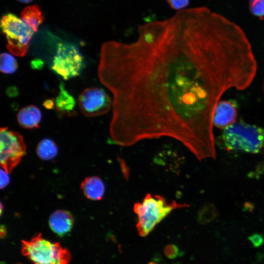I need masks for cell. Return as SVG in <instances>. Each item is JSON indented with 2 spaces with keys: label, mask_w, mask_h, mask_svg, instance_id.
I'll list each match as a JSON object with an SVG mask.
<instances>
[{
  "label": "cell",
  "mask_w": 264,
  "mask_h": 264,
  "mask_svg": "<svg viewBox=\"0 0 264 264\" xmlns=\"http://www.w3.org/2000/svg\"><path fill=\"white\" fill-rule=\"evenodd\" d=\"M137 31L132 43L110 41L101 48L98 75L113 97L111 140L126 147L169 137L199 160L214 159L216 107L225 91L245 89L256 75L245 41L204 6Z\"/></svg>",
  "instance_id": "obj_1"
},
{
  "label": "cell",
  "mask_w": 264,
  "mask_h": 264,
  "mask_svg": "<svg viewBox=\"0 0 264 264\" xmlns=\"http://www.w3.org/2000/svg\"><path fill=\"white\" fill-rule=\"evenodd\" d=\"M176 201L168 202L162 196L147 194L142 201L135 203L133 211L137 216L136 227L141 237L149 235L154 227L174 210L187 207Z\"/></svg>",
  "instance_id": "obj_2"
},
{
  "label": "cell",
  "mask_w": 264,
  "mask_h": 264,
  "mask_svg": "<svg viewBox=\"0 0 264 264\" xmlns=\"http://www.w3.org/2000/svg\"><path fill=\"white\" fill-rule=\"evenodd\" d=\"M221 139L228 150L257 154L264 147V129L242 121L223 130Z\"/></svg>",
  "instance_id": "obj_3"
},
{
  "label": "cell",
  "mask_w": 264,
  "mask_h": 264,
  "mask_svg": "<svg viewBox=\"0 0 264 264\" xmlns=\"http://www.w3.org/2000/svg\"><path fill=\"white\" fill-rule=\"evenodd\" d=\"M22 253L33 264H68L71 260L67 249L45 239L41 233L22 241Z\"/></svg>",
  "instance_id": "obj_4"
},
{
  "label": "cell",
  "mask_w": 264,
  "mask_h": 264,
  "mask_svg": "<svg viewBox=\"0 0 264 264\" xmlns=\"http://www.w3.org/2000/svg\"><path fill=\"white\" fill-rule=\"evenodd\" d=\"M0 26L6 38V46L9 52L17 56L26 55L35 32L33 29L23 20L11 13L2 17Z\"/></svg>",
  "instance_id": "obj_5"
},
{
  "label": "cell",
  "mask_w": 264,
  "mask_h": 264,
  "mask_svg": "<svg viewBox=\"0 0 264 264\" xmlns=\"http://www.w3.org/2000/svg\"><path fill=\"white\" fill-rule=\"evenodd\" d=\"M84 66L83 56L74 45L66 43L58 44L51 65L55 74L67 80L79 76Z\"/></svg>",
  "instance_id": "obj_6"
},
{
  "label": "cell",
  "mask_w": 264,
  "mask_h": 264,
  "mask_svg": "<svg viewBox=\"0 0 264 264\" xmlns=\"http://www.w3.org/2000/svg\"><path fill=\"white\" fill-rule=\"evenodd\" d=\"M0 163L2 169L10 173L19 164L26 153L23 136L7 127L0 130Z\"/></svg>",
  "instance_id": "obj_7"
},
{
  "label": "cell",
  "mask_w": 264,
  "mask_h": 264,
  "mask_svg": "<svg viewBox=\"0 0 264 264\" xmlns=\"http://www.w3.org/2000/svg\"><path fill=\"white\" fill-rule=\"evenodd\" d=\"M78 105L81 112L87 117H94L108 113L112 106L110 96L102 88H88L84 90L78 97Z\"/></svg>",
  "instance_id": "obj_8"
},
{
  "label": "cell",
  "mask_w": 264,
  "mask_h": 264,
  "mask_svg": "<svg viewBox=\"0 0 264 264\" xmlns=\"http://www.w3.org/2000/svg\"><path fill=\"white\" fill-rule=\"evenodd\" d=\"M237 116V104L235 101H220L215 109L213 125L223 130L236 122Z\"/></svg>",
  "instance_id": "obj_9"
},
{
  "label": "cell",
  "mask_w": 264,
  "mask_h": 264,
  "mask_svg": "<svg viewBox=\"0 0 264 264\" xmlns=\"http://www.w3.org/2000/svg\"><path fill=\"white\" fill-rule=\"evenodd\" d=\"M73 222V218L70 213L64 210L54 212L48 220L51 230L60 236H63L70 231Z\"/></svg>",
  "instance_id": "obj_10"
},
{
  "label": "cell",
  "mask_w": 264,
  "mask_h": 264,
  "mask_svg": "<svg viewBox=\"0 0 264 264\" xmlns=\"http://www.w3.org/2000/svg\"><path fill=\"white\" fill-rule=\"evenodd\" d=\"M17 119L20 127L26 129L38 128L42 119L40 110L30 105L22 108L17 113Z\"/></svg>",
  "instance_id": "obj_11"
},
{
  "label": "cell",
  "mask_w": 264,
  "mask_h": 264,
  "mask_svg": "<svg viewBox=\"0 0 264 264\" xmlns=\"http://www.w3.org/2000/svg\"><path fill=\"white\" fill-rule=\"evenodd\" d=\"M81 188L86 198L92 200L101 199L105 191L104 183L96 176L86 178L81 184Z\"/></svg>",
  "instance_id": "obj_12"
},
{
  "label": "cell",
  "mask_w": 264,
  "mask_h": 264,
  "mask_svg": "<svg viewBox=\"0 0 264 264\" xmlns=\"http://www.w3.org/2000/svg\"><path fill=\"white\" fill-rule=\"evenodd\" d=\"M59 89L60 91L54 100L55 109L62 114L70 115L74 112L75 99L65 88L63 83L60 84Z\"/></svg>",
  "instance_id": "obj_13"
},
{
  "label": "cell",
  "mask_w": 264,
  "mask_h": 264,
  "mask_svg": "<svg viewBox=\"0 0 264 264\" xmlns=\"http://www.w3.org/2000/svg\"><path fill=\"white\" fill-rule=\"evenodd\" d=\"M21 19L34 30L37 31L44 21V17L39 7L36 5L25 7L21 13Z\"/></svg>",
  "instance_id": "obj_14"
},
{
  "label": "cell",
  "mask_w": 264,
  "mask_h": 264,
  "mask_svg": "<svg viewBox=\"0 0 264 264\" xmlns=\"http://www.w3.org/2000/svg\"><path fill=\"white\" fill-rule=\"evenodd\" d=\"M36 153L42 159L51 160L57 155L58 148L53 140L44 138L39 142L36 148Z\"/></svg>",
  "instance_id": "obj_15"
},
{
  "label": "cell",
  "mask_w": 264,
  "mask_h": 264,
  "mask_svg": "<svg viewBox=\"0 0 264 264\" xmlns=\"http://www.w3.org/2000/svg\"><path fill=\"white\" fill-rule=\"evenodd\" d=\"M218 215L215 206L210 203L203 205L198 212L197 220L199 223L205 224L212 222Z\"/></svg>",
  "instance_id": "obj_16"
},
{
  "label": "cell",
  "mask_w": 264,
  "mask_h": 264,
  "mask_svg": "<svg viewBox=\"0 0 264 264\" xmlns=\"http://www.w3.org/2000/svg\"><path fill=\"white\" fill-rule=\"evenodd\" d=\"M18 67L15 58L7 53H2L0 57V70L3 73L11 74L14 73Z\"/></svg>",
  "instance_id": "obj_17"
},
{
  "label": "cell",
  "mask_w": 264,
  "mask_h": 264,
  "mask_svg": "<svg viewBox=\"0 0 264 264\" xmlns=\"http://www.w3.org/2000/svg\"><path fill=\"white\" fill-rule=\"evenodd\" d=\"M248 7L252 15L261 20L264 18V0H249Z\"/></svg>",
  "instance_id": "obj_18"
},
{
  "label": "cell",
  "mask_w": 264,
  "mask_h": 264,
  "mask_svg": "<svg viewBox=\"0 0 264 264\" xmlns=\"http://www.w3.org/2000/svg\"><path fill=\"white\" fill-rule=\"evenodd\" d=\"M164 253L166 257L170 259H175L182 254L179 247L174 244L167 245L164 247Z\"/></svg>",
  "instance_id": "obj_19"
},
{
  "label": "cell",
  "mask_w": 264,
  "mask_h": 264,
  "mask_svg": "<svg viewBox=\"0 0 264 264\" xmlns=\"http://www.w3.org/2000/svg\"><path fill=\"white\" fill-rule=\"evenodd\" d=\"M190 0H166L170 7L177 11L186 9Z\"/></svg>",
  "instance_id": "obj_20"
},
{
  "label": "cell",
  "mask_w": 264,
  "mask_h": 264,
  "mask_svg": "<svg viewBox=\"0 0 264 264\" xmlns=\"http://www.w3.org/2000/svg\"><path fill=\"white\" fill-rule=\"evenodd\" d=\"M249 240L253 246L256 247L261 246L264 242L263 236L259 234H254L250 236Z\"/></svg>",
  "instance_id": "obj_21"
},
{
  "label": "cell",
  "mask_w": 264,
  "mask_h": 264,
  "mask_svg": "<svg viewBox=\"0 0 264 264\" xmlns=\"http://www.w3.org/2000/svg\"><path fill=\"white\" fill-rule=\"evenodd\" d=\"M0 188H3L6 187L9 182V177L8 174L4 170L0 169Z\"/></svg>",
  "instance_id": "obj_22"
},
{
  "label": "cell",
  "mask_w": 264,
  "mask_h": 264,
  "mask_svg": "<svg viewBox=\"0 0 264 264\" xmlns=\"http://www.w3.org/2000/svg\"><path fill=\"white\" fill-rule=\"evenodd\" d=\"M54 106V101L47 100L44 103V106L47 109H51Z\"/></svg>",
  "instance_id": "obj_23"
},
{
  "label": "cell",
  "mask_w": 264,
  "mask_h": 264,
  "mask_svg": "<svg viewBox=\"0 0 264 264\" xmlns=\"http://www.w3.org/2000/svg\"><path fill=\"white\" fill-rule=\"evenodd\" d=\"M6 234V230L5 229V227L1 226L0 227V236H1V237H2V236H4V235H5Z\"/></svg>",
  "instance_id": "obj_24"
},
{
  "label": "cell",
  "mask_w": 264,
  "mask_h": 264,
  "mask_svg": "<svg viewBox=\"0 0 264 264\" xmlns=\"http://www.w3.org/2000/svg\"><path fill=\"white\" fill-rule=\"evenodd\" d=\"M22 2H24V3H28V2H31V1H32L33 0H18Z\"/></svg>",
  "instance_id": "obj_25"
},
{
  "label": "cell",
  "mask_w": 264,
  "mask_h": 264,
  "mask_svg": "<svg viewBox=\"0 0 264 264\" xmlns=\"http://www.w3.org/2000/svg\"><path fill=\"white\" fill-rule=\"evenodd\" d=\"M148 264H158L155 261H151L148 263Z\"/></svg>",
  "instance_id": "obj_26"
}]
</instances>
